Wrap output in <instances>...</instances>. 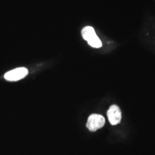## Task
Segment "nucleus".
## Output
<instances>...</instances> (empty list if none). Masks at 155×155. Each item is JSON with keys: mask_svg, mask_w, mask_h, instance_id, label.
<instances>
[{"mask_svg": "<svg viewBox=\"0 0 155 155\" xmlns=\"http://www.w3.org/2000/svg\"><path fill=\"white\" fill-rule=\"evenodd\" d=\"M28 70L25 67H19L6 72L4 78L8 81L15 82L21 80L28 75Z\"/></svg>", "mask_w": 155, "mask_h": 155, "instance_id": "7ed1b4c3", "label": "nucleus"}, {"mask_svg": "<svg viewBox=\"0 0 155 155\" xmlns=\"http://www.w3.org/2000/svg\"><path fill=\"white\" fill-rule=\"evenodd\" d=\"M105 124V119L100 114H93L89 116L86 127L91 132H95L103 127Z\"/></svg>", "mask_w": 155, "mask_h": 155, "instance_id": "f03ea898", "label": "nucleus"}, {"mask_svg": "<svg viewBox=\"0 0 155 155\" xmlns=\"http://www.w3.org/2000/svg\"><path fill=\"white\" fill-rule=\"evenodd\" d=\"M82 35L83 39L88 42L91 47L95 48L102 47V42L92 27L87 26L83 28L82 31Z\"/></svg>", "mask_w": 155, "mask_h": 155, "instance_id": "f257e3e1", "label": "nucleus"}, {"mask_svg": "<svg viewBox=\"0 0 155 155\" xmlns=\"http://www.w3.org/2000/svg\"><path fill=\"white\" fill-rule=\"evenodd\" d=\"M109 121L112 125L120 124L122 118V113L120 107L116 105L111 106L107 113Z\"/></svg>", "mask_w": 155, "mask_h": 155, "instance_id": "20e7f679", "label": "nucleus"}]
</instances>
